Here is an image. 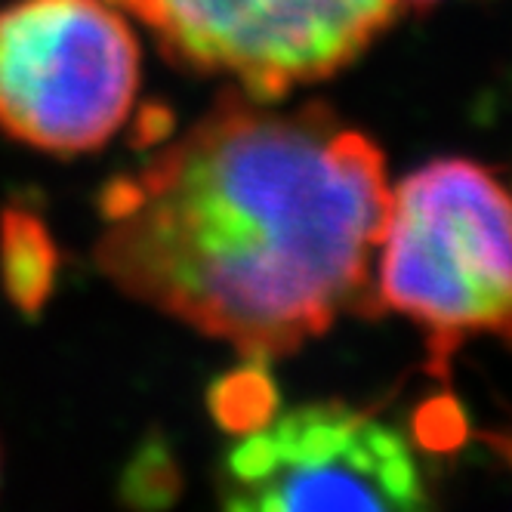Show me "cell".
I'll return each mask as SVG.
<instances>
[{
  "label": "cell",
  "mask_w": 512,
  "mask_h": 512,
  "mask_svg": "<svg viewBox=\"0 0 512 512\" xmlns=\"http://www.w3.org/2000/svg\"><path fill=\"white\" fill-rule=\"evenodd\" d=\"M380 145L331 108L223 90L210 112L99 195L93 256L124 294L272 361L343 312H377L389 207Z\"/></svg>",
  "instance_id": "obj_1"
},
{
  "label": "cell",
  "mask_w": 512,
  "mask_h": 512,
  "mask_svg": "<svg viewBox=\"0 0 512 512\" xmlns=\"http://www.w3.org/2000/svg\"><path fill=\"white\" fill-rule=\"evenodd\" d=\"M509 198L475 161H432L398 182L374 256V300L420 324L429 371L469 334H509Z\"/></svg>",
  "instance_id": "obj_2"
},
{
  "label": "cell",
  "mask_w": 512,
  "mask_h": 512,
  "mask_svg": "<svg viewBox=\"0 0 512 512\" xmlns=\"http://www.w3.org/2000/svg\"><path fill=\"white\" fill-rule=\"evenodd\" d=\"M139 44L105 0L0 10V130L41 152H93L130 118Z\"/></svg>",
  "instance_id": "obj_3"
},
{
  "label": "cell",
  "mask_w": 512,
  "mask_h": 512,
  "mask_svg": "<svg viewBox=\"0 0 512 512\" xmlns=\"http://www.w3.org/2000/svg\"><path fill=\"white\" fill-rule=\"evenodd\" d=\"M176 65L226 75L256 102L337 75L392 25L395 0H133Z\"/></svg>",
  "instance_id": "obj_4"
},
{
  "label": "cell",
  "mask_w": 512,
  "mask_h": 512,
  "mask_svg": "<svg viewBox=\"0 0 512 512\" xmlns=\"http://www.w3.org/2000/svg\"><path fill=\"white\" fill-rule=\"evenodd\" d=\"M269 438L275 466L229 485L223 512H429L405 438L343 401L290 411Z\"/></svg>",
  "instance_id": "obj_5"
},
{
  "label": "cell",
  "mask_w": 512,
  "mask_h": 512,
  "mask_svg": "<svg viewBox=\"0 0 512 512\" xmlns=\"http://www.w3.org/2000/svg\"><path fill=\"white\" fill-rule=\"evenodd\" d=\"M59 253L38 216L10 207L0 216V275L13 306L22 315H38L53 294Z\"/></svg>",
  "instance_id": "obj_6"
},
{
  "label": "cell",
  "mask_w": 512,
  "mask_h": 512,
  "mask_svg": "<svg viewBox=\"0 0 512 512\" xmlns=\"http://www.w3.org/2000/svg\"><path fill=\"white\" fill-rule=\"evenodd\" d=\"M207 408L216 426L229 435H253L272 426L281 395L266 371V361L247 358L241 368L216 377L207 392Z\"/></svg>",
  "instance_id": "obj_7"
},
{
  "label": "cell",
  "mask_w": 512,
  "mask_h": 512,
  "mask_svg": "<svg viewBox=\"0 0 512 512\" xmlns=\"http://www.w3.org/2000/svg\"><path fill=\"white\" fill-rule=\"evenodd\" d=\"M179 491L182 472L167 438L158 432L145 435L118 479L121 503L130 512H167L179 500Z\"/></svg>",
  "instance_id": "obj_8"
},
{
  "label": "cell",
  "mask_w": 512,
  "mask_h": 512,
  "mask_svg": "<svg viewBox=\"0 0 512 512\" xmlns=\"http://www.w3.org/2000/svg\"><path fill=\"white\" fill-rule=\"evenodd\" d=\"M411 435L420 451L448 457L457 454L469 438V420L460 401L451 392L420 401L411 417Z\"/></svg>",
  "instance_id": "obj_9"
},
{
  "label": "cell",
  "mask_w": 512,
  "mask_h": 512,
  "mask_svg": "<svg viewBox=\"0 0 512 512\" xmlns=\"http://www.w3.org/2000/svg\"><path fill=\"white\" fill-rule=\"evenodd\" d=\"M136 145H152V142H161L170 136V115H167V108L161 105H145L142 112H139V121H136V133H133Z\"/></svg>",
  "instance_id": "obj_10"
},
{
  "label": "cell",
  "mask_w": 512,
  "mask_h": 512,
  "mask_svg": "<svg viewBox=\"0 0 512 512\" xmlns=\"http://www.w3.org/2000/svg\"><path fill=\"white\" fill-rule=\"evenodd\" d=\"M395 4L401 7V4H408V7H429V4H435V0H395Z\"/></svg>",
  "instance_id": "obj_11"
}]
</instances>
